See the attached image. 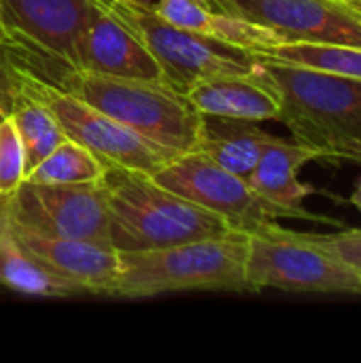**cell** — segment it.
I'll use <instances>...</instances> for the list:
<instances>
[{
  "instance_id": "6da1fadb",
  "label": "cell",
  "mask_w": 361,
  "mask_h": 363,
  "mask_svg": "<svg viewBox=\"0 0 361 363\" xmlns=\"http://www.w3.org/2000/svg\"><path fill=\"white\" fill-rule=\"evenodd\" d=\"M255 55V53H253ZM257 57V74L279 98V121L321 160L361 145V79Z\"/></svg>"
},
{
  "instance_id": "7a4b0ae2",
  "label": "cell",
  "mask_w": 361,
  "mask_h": 363,
  "mask_svg": "<svg viewBox=\"0 0 361 363\" xmlns=\"http://www.w3.org/2000/svg\"><path fill=\"white\" fill-rule=\"evenodd\" d=\"M249 236L230 230L221 236L198 238L147 251H119L115 298H155L177 291L255 294L247 279Z\"/></svg>"
},
{
  "instance_id": "3957f363",
  "label": "cell",
  "mask_w": 361,
  "mask_h": 363,
  "mask_svg": "<svg viewBox=\"0 0 361 363\" xmlns=\"http://www.w3.org/2000/svg\"><path fill=\"white\" fill-rule=\"evenodd\" d=\"M111 245L117 251H147L234 230L223 217L164 189L149 174L106 168L104 174Z\"/></svg>"
},
{
  "instance_id": "277c9868",
  "label": "cell",
  "mask_w": 361,
  "mask_h": 363,
  "mask_svg": "<svg viewBox=\"0 0 361 363\" xmlns=\"http://www.w3.org/2000/svg\"><path fill=\"white\" fill-rule=\"evenodd\" d=\"M55 83L174 155L194 151L198 145L202 115L183 94L162 83L87 70H66Z\"/></svg>"
},
{
  "instance_id": "5b68a950",
  "label": "cell",
  "mask_w": 361,
  "mask_h": 363,
  "mask_svg": "<svg viewBox=\"0 0 361 363\" xmlns=\"http://www.w3.org/2000/svg\"><path fill=\"white\" fill-rule=\"evenodd\" d=\"M0 79L6 89L21 91L43 104L55 117L66 138L87 147L109 166L151 177L174 157V153L145 140L89 102L43 77L30 62L6 60L0 64Z\"/></svg>"
},
{
  "instance_id": "8992f818",
  "label": "cell",
  "mask_w": 361,
  "mask_h": 363,
  "mask_svg": "<svg viewBox=\"0 0 361 363\" xmlns=\"http://www.w3.org/2000/svg\"><path fill=\"white\" fill-rule=\"evenodd\" d=\"M100 4L136 32L157 60L164 83L183 96L211 77L255 72L257 57L253 53L174 26L157 15L153 6L143 4V0H100Z\"/></svg>"
},
{
  "instance_id": "52a82bcc",
  "label": "cell",
  "mask_w": 361,
  "mask_h": 363,
  "mask_svg": "<svg viewBox=\"0 0 361 363\" xmlns=\"http://www.w3.org/2000/svg\"><path fill=\"white\" fill-rule=\"evenodd\" d=\"M249 236L247 279L253 291L281 289L294 294L361 296V277L311 234L294 232L270 221Z\"/></svg>"
},
{
  "instance_id": "ba28073f",
  "label": "cell",
  "mask_w": 361,
  "mask_h": 363,
  "mask_svg": "<svg viewBox=\"0 0 361 363\" xmlns=\"http://www.w3.org/2000/svg\"><path fill=\"white\" fill-rule=\"evenodd\" d=\"M151 179L164 189L223 217L234 230L253 232L283 217L279 208L249 187L247 179L198 151L174 155Z\"/></svg>"
},
{
  "instance_id": "9c48e42d",
  "label": "cell",
  "mask_w": 361,
  "mask_h": 363,
  "mask_svg": "<svg viewBox=\"0 0 361 363\" xmlns=\"http://www.w3.org/2000/svg\"><path fill=\"white\" fill-rule=\"evenodd\" d=\"M4 198L9 215L30 230L64 238L111 242L104 179L62 185L23 181L15 194Z\"/></svg>"
},
{
  "instance_id": "30bf717a",
  "label": "cell",
  "mask_w": 361,
  "mask_h": 363,
  "mask_svg": "<svg viewBox=\"0 0 361 363\" xmlns=\"http://www.w3.org/2000/svg\"><path fill=\"white\" fill-rule=\"evenodd\" d=\"M211 9L253 21L281 43L361 47V9L349 0H204Z\"/></svg>"
},
{
  "instance_id": "8fae6325",
  "label": "cell",
  "mask_w": 361,
  "mask_h": 363,
  "mask_svg": "<svg viewBox=\"0 0 361 363\" xmlns=\"http://www.w3.org/2000/svg\"><path fill=\"white\" fill-rule=\"evenodd\" d=\"M9 45L30 60L77 68V43L100 11L98 0H0Z\"/></svg>"
},
{
  "instance_id": "7c38bea8",
  "label": "cell",
  "mask_w": 361,
  "mask_h": 363,
  "mask_svg": "<svg viewBox=\"0 0 361 363\" xmlns=\"http://www.w3.org/2000/svg\"><path fill=\"white\" fill-rule=\"evenodd\" d=\"M13 232L26 253L74 294L111 296L119 277V251L111 242L51 236L30 230L11 217Z\"/></svg>"
},
{
  "instance_id": "4fadbf2b",
  "label": "cell",
  "mask_w": 361,
  "mask_h": 363,
  "mask_svg": "<svg viewBox=\"0 0 361 363\" xmlns=\"http://www.w3.org/2000/svg\"><path fill=\"white\" fill-rule=\"evenodd\" d=\"M74 70L166 85L162 68L147 45L130 26L109 13L102 4L96 17L79 36Z\"/></svg>"
},
{
  "instance_id": "5bb4252c",
  "label": "cell",
  "mask_w": 361,
  "mask_h": 363,
  "mask_svg": "<svg viewBox=\"0 0 361 363\" xmlns=\"http://www.w3.org/2000/svg\"><path fill=\"white\" fill-rule=\"evenodd\" d=\"M321 155L300 143L272 138L260 155L255 168L247 177L249 187L281 211L283 217H311L304 213V200L315 194V187L298 179V170Z\"/></svg>"
},
{
  "instance_id": "9a60e30c",
  "label": "cell",
  "mask_w": 361,
  "mask_h": 363,
  "mask_svg": "<svg viewBox=\"0 0 361 363\" xmlns=\"http://www.w3.org/2000/svg\"><path fill=\"white\" fill-rule=\"evenodd\" d=\"M185 98L200 115L266 121L279 117V98L274 89L255 72L219 74L196 83Z\"/></svg>"
},
{
  "instance_id": "2e32d148",
  "label": "cell",
  "mask_w": 361,
  "mask_h": 363,
  "mask_svg": "<svg viewBox=\"0 0 361 363\" xmlns=\"http://www.w3.org/2000/svg\"><path fill=\"white\" fill-rule=\"evenodd\" d=\"M153 9L174 26L245 49L249 53H262L264 49L281 43L270 30L243 17L211 9L204 0H157Z\"/></svg>"
},
{
  "instance_id": "e0dca14e",
  "label": "cell",
  "mask_w": 361,
  "mask_h": 363,
  "mask_svg": "<svg viewBox=\"0 0 361 363\" xmlns=\"http://www.w3.org/2000/svg\"><path fill=\"white\" fill-rule=\"evenodd\" d=\"M272 138L274 136L262 130L257 121L202 115V130L194 151L247 179Z\"/></svg>"
},
{
  "instance_id": "ac0fdd59",
  "label": "cell",
  "mask_w": 361,
  "mask_h": 363,
  "mask_svg": "<svg viewBox=\"0 0 361 363\" xmlns=\"http://www.w3.org/2000/svg\"><path fill=\"white\" fill-rule=\"evenodd\" d=\"M0 285L32 298L74 296L68 285L45 272L19 245L11 225V215L4 196H0Z\"/></svg>"
},
{
  "instance_id": "d6986e66",
  "label": "cell",
  "mask_w": 361,
  "mask_h": 363,
  "mask_svg": "<svg viewBox=\"0 0 361 363\" xmlns=\"http://www.w3.org/2000/svg\"><path fill=\"white\" fill-rule=\"evenodd\" d=\"M4 94L9 100V117L26 151V177H28L36 164H40L60 143L66 140V134L55 121V117L30 96L6 87Z\"/></svg>"
},
{
  "instance_id": "ffe728a7",
  "label": "cell",
  "mask_w": 361,
  "mask_h": 363,
  "mask_svg": "<svg viewBox=\"0 0 361 363\" xmlns=\"http://www.w3.org/2000/svg\"><path fill=\"white\" fill-rule=\"evenodd\" d=\"M109 164L87 147L66 138L26 177L30 183L62 185V183H96L106 174Z\"/></svg>"
},
{
  "instance_id": "44dd1931",
  "label": "cell",
  "mask_w": 361,
  "mask_h": 363,
  "mask_svg": "<svg viewBox=\"0 0 361 363\" xmlns=\"http://www.w3.org/2000/svg\"><path fill=\"white\" fill-rule=\"evenodd\" d=\"M279 62L298 64L306 68L326 70L332 74L361 79V47L355 45H326V43H279L262 53Z\"/></svg>"
},
{
  "instance_id": "7402d4cb",
  "label": "cell",
  "mask_w": 361,
  "mask_h": 363,
  "mask_svg": "<svg viewBox=\"0 0 361 363\" xmlns=\"http://www.w3.org/2000/svg\"><path fill=\"white\" fill-rule=\"evenodd\" d=\"M26 181V151L21 138L6 115L0 121V196L15 194Z\"/></svg>"
},
{
  "instance_id": "603a6c76",
  "label": "cell",
  "mask_w": 361,
  "mask_h": 363,
  "mask_svg": "<svg viewBox=\"0 0 361 363\" xmlns=\"http://www.w3.org/2000/svg\"><path fill=\"white\" fill-rule=\"evenodd\" d=\"M313 240L353 268L361 277V228L336 232V234H311Z\"/></svg>"
},
{
  "instance_id": "cb8c5ba5",
  "label": "cell",
  "mask_w": 361,
  "mask_h": 363,
  "mask_svg": "<svg viewBox=\"0 0 361 363\" xmlns=\"http://www.w3.org/2000/svg\"><path fill=\"white\" fill-rule=\"evenodd\" d=\"M334 160H343V162H357V160H361V145L360 147H353V149H347V151L338 153Z\"/></svg>"
},
{
  "instance_id": "d4e9b609",
  "label": "cell",
  "mask_w": 361,
  "mask_h": 363,
  "mask_svg": "<svg viewBox=\"0 0 361 363\" xmlns=\"http://www.w3.org/2000/svg\"><path fill=\"white\" fill-rule=\"evenodd\" d=\"M349 202L357 208L361 213V177L355 181V185H353V191H351V198H349Z\"/></svg>"
},
{
  "instance_id": "484cf974",
  "label": "cell",
  "mask_w": 361,
  "mask_h": 363,
  "mask_svg": "<svg viewBox=\"0 0 361 363\" xmlns=\"http://www.w3.org/2000/svg\"><path fill=\"white\" fill-rule=\"evenodd\" d=\"M9 115V100H6V94H4V87H2V79H0V121Z\"/></svg>"
},
{
  "instance_id": "4316f807",
  "label": "cell",
  "mask_w": 361,
  "mask_h": 363,
  "mask_svg": "<svg viewBox=\"0 0 361 363\" xmlns=\"http://www.w3.org/2000/svg\"><path fill=\"white\" fill-rule=\"evenodd\" d=\"M9 45V34H6V26H4V17H2V2H0V49Z\"/></svg>"
},
{
  "instance_id": "83f0119b",
  "label": "cell",
  "mask_w": 361,
  "mask_h": 363,
  "mask_svg": "<svg viewBox=\"0 0 361 363\" xmlns=\"http://www.w3.org/2000/svg\"><path fill=\"white\" fill-rule=\"evenodd\" d=\"M349 2H353L355 6H360V9H361V0H349Z\"/></svg>"
},
{
  "instance_id": "f1b7e54d",
  "label": "cell",
  "mask_w": 361,
  "mask_h": 363,
  "mask_svg": "<svg viewBox=\"0 0 361 363\" xmlns=\"http://www.w3.org/2000/svg\"><path fill=\"white\" fill-rule=\"evenodd\" d=\"M117 2H138V0H117Z\"/></svg>"
},
{
  "instance_id": "f546056e",
  "label": "cell",
  "mask_w": 361,
  "mask_h": 363,
  "mask_svg": "<svg viewBox=\"0 0 361 363\" xmlns=\"http://www.w3.org/2000/svg\"><path fill=\"white\" fill-rule=\"evenodd\" d=\"M353 164H360V166H361V160H357V162H353Z\"/></svg>"
}]
</instances>
